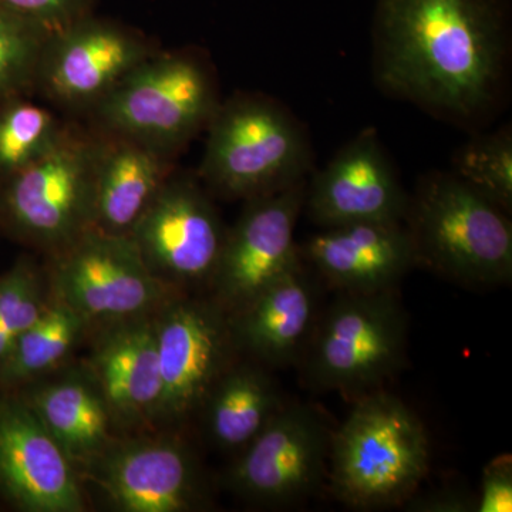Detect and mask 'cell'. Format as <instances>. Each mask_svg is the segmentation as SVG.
I'll use <instances>...</instances> for the list:
<instances>
[{"label": "cell", "instance_id": "277c9868", "mask_svg": "<svg viewBox=\"0 0 512 512\" xmlns=\"http://www.w3.org/2000/svg\"><path fill=\"white\" fill-rule=\"evenodd\" d=\"M429 466V439L419 416L384 390L356 399L332 433L330 487L350 507L403 504L416 493Z\"/></svg>", "mask_w": 512, "mask_h": 512}, {"label": "cell", "instance_id": "8992f818", "mask_svg": "<svg viewBox=\"0 0 512 512\" xmlns=\"http://www.w3.org/2000/svg\"><path fill=\"white\" fill-rule=\"evenodd\" d=\"M97 133L67 123L56 146L0 180V231L50 256L93 229Z\"/></svg>", "mask_w": 512, "mask_h": 512}, {"label": "cell", "instance_id": "cb8c5ba5", "mask_svg": "<svg viewBox=\"0 0 512 512\" xmlns=\"http://www.w3.org/2000/svg\"><path fill=\"white\" fill-rule=\"evenodd\" d=\"M69 121L30 96L0 103V180L19 173L49 153Z\"/></svg>", "mask_w": 512, "mask_h": 512}, {"label": "cell", "instance_id": "7a4b0ae2", "mask_svg": "<svg viewBox=\"0 0 512 512\" xmlns=\"http://www.w3.org/2000/svg\"><path fill=\"white\" fill-rule=\"evenodd\" d=\"M205 131L197 177L211 197L247 202L313 173L308 128L268 94L237 92L221 100Z\"/></svg>", "mask_w": 512, "mask_h": 512}, {"label": "cell", "instance_id": "5bb4252c", "mask_svg": "<svg viewBox=\"0 0 512 512\" xmlns=\"http://www.w3.org/2000/svg\"><path fill=\"white\" fill-rule=\"evenodd\" d=\"M332 431L313 407L284 406L239 451L228 484L244 500L268 507L292 505L319 490L326 474Z\"/></svg>", "mask_w": 512, "mask_h": 512}, {"label": "cell", "instance_id": "4fadbf2b", "mask_svg": "<svg viewBox=\"0 0 512 512\" xmlns=\"http://www.w3.org/2000/svg\"><path fill=\"white\" fill-rule=\"evenodd\" d=\"M308 180L245 202L234 227L227 229L211 299L234 315L275 284L302 258L295 228L305 208Z\"/></svg>", "mask_w": 512, "mask_h": 512}, {"label": "cell", "instance_id": "ffe728a7", "mask_svg": "<svg viewBox=\"0 0 512 512\" xmlns=\"http://www.w3.org/2000/svg\"><path fill=\"white\" fill-rule=\"evenodd\" d=\"M318 313V291L299 259L282 278L228 316L237 350L264 365L284 366L301 353Z\"/></svg>", "mask_w": 512, "mask_h": 512}, {"label": "cell", "instance_id": "8fae6325", "mask_svg": "<svg viewBox=\"0 0 512 512\" xmlns=\"http://www.w3.org/2000/svg\"><path fill=\"white\" fill-rule=\"evenodd\" d=\"M227 229L200 178L175 170L128 238L151 274L187 293L210 288Z\"/></svg>", "mask_w": 512, "mask_h": 512}, {"label": "cell", "instance_id": "603a6c76", "mask_svg": "<svg viewBox=\"0 0 512 512\" xmlns=\"http://www.w3.org/2000/svg\"><path fill=\"white\" fill-rule=\"evenodd\" d=\"M89 329L79 313L50 293L45 311L20 336L0 366V393L16 392L50 375L63 365Z\"/></svg>", "mask_w": 512, "mask_h": 512}, {"label": "cell", "instance_id": "44dd1931", "mask_svg": "<svg viewBox=\"0 0 512 512\" xmlns=\"http://www.w3.org/2000/svg\"><path fill=\"white\" fill-rule=\"evenodd\" d=\"M16 393L63 448L79 476L116 439L106 402L83 367L40 377Z\"/></svg>", "mask_w": 512, "mask_h": 512}, {"label": "cell", "instance_id": "ac0fdd59", "mask_svg": "<svg viewBox=\"0 0 512 512\" xmlns=\"http://www.w3.org/2000/svg\"><path fill=\"white\" fill-rule=\"evenodd\" d=\"M299 249L303 261L342 293L392 291L416 266L403 221L322 228Z\"/></svg>", "mask_w": 512, "mask_h": 512}, {"label": "cell", "instance_id": "52a82bcc", "mask_svg": "<svg viewBox=\"0 0 512 512\" xmlns=\"http://www.w3.org/2000/svg\"><path fill=\"white\" fill-rule=\"evenodd\" d=\"M309 382L359 399L382 390L404 362L406 315L392 291L342 293L313 333Z\"/></svg>", "mask_w": 512, "mask_h": 512}, {"label": "cell", "instance_id": "d4e9b609", "mask_svg": "<svg viewBox=\"0 0 512 512\" xmlns=\"http://www.w3.org/2000/svg\"><path fill=\"white\" fill-rule=\"evenodd\" d=\"M451 173L501 210H512V128L511 124L493 131H474L458 147Z\"/></svg>", "mask_w": 512, "mask_h": 512}, {"label": "cell", "instance_id": "4316f807", "mask_svg": "<svg viewBox=\"0 0 512 512\" xmlns=\"http://www.w3.org/2000/svg\"><path fill=\"white\" fill-rule=\"evenodd\" d=\"M47 36L0 6V103L35 94Z\"/></svg>", "mask_w": 512, "mask_h": 512}, {"label": "cell", "instance_id": "2e32d148", "mask_svg": "<svg viewBox=\"0 0 512 512\" xmlns=\"http://www.w3.org/2000/svg\"><path fill=\"white\" fill-rule=\"evenodd\" d=\"M0 493L26 512H83L82 478L16 392L0 394Z\"/></svg>", "mask_w": 512, "mask_h": 512}, {"label": "cell", "instance_id": "d6986e66", "mask_svg": "<svg viewBox=\"0 0 512 512\" xmlns=\"http://www.w3.org/2000/svg\"><path fill=\"white\" fill-rule=\"evenodd\" d=\"M94 131L93 229L128 237L174 174L175 157L131 138Z\"/></svg>", "mask_w": 512, "mask_h": 512}, {"label": "cell", "instance_id": "e0dca14e", "mask_svg": "<svg viewBox=\"0 0 512 512\" xmlns=\"http://www.w3.org/2000/svg\"><path fill=\"white\" fill-rule=\"evenodd\" d=\"M154 315L103 326L83 369L126 434L157 430L163 400Z\"/></svg>", "mask_w": 512, "mask_h": 512}, {"label": "cell", "instance_id": "484cf974", "mask_svg": "<svg viewBox=\"0 0 512 512\" xmlns=\"http://www.w3.org/2000/svg\"><path fill=\"white\" fill-rule=\"evenodd\" d=\"M50 301L46 269L23 256L0 276V366Z\"/></svg>", "mask_w": 512, "mask_h": 512}, {"label": "cell", "instance_id": "7c38bea8", "mask_svg": "<svg viewBox=\"0 0 512 512\" xmlns=\"http://www.w3.org/2000/svg\"><path fill=\"white\" fill-rule=\"evenodd\" d=\"M154 319L163 380L157 429L175 430L200 413L237 348L227 313L211 298L178 296Z\"/></svg>", "mask_w": 512, "mask_h": 512}, {"label": "cell", "instance_id": "7402d4cb", "mask_svg": "<svg viewBox=\"0 0 512 512\" xmlns=\"http://www.w3.org/2000/svg\"><path fill=\"white\" fill-rule=\"evenodd\" d=\"M284 407L262 367L232 363L202 404L205 430L215 446L242 451Z\"/></svg>", "mask_w": 512, "mask_h": 512}, {"label": "cell", "instance_id": "30bf717a", "mask_svg": "<svg viewBox=\"0 0 512 512\" xmlns=\"http://www.w3.org/2000/svg\"><path fill=\"white\" fill-rule=\"evenodd\" d=\"M80 478L117 511L190 512L210 503L200 461L175 430L116 437Z\"/></svg>", "mask_w": 512, "mask_h": 512}, {"label": "cell", "instance_id": "ba28073f", "mask_svg": "<svg viewBox=\"0 0 512 512\" xmlns=\"http://www.w3.org/2000/svg\"><path fill=\"white\" fill-rule=\"evenodd\" d=\"M47 258L50 293L90 328L154 315L178 296L188 295L151 274L128 237L90 229Z\"/></svg>", "mask_w": 512, "mask_h": 512}, {"label": "cell", "instance_id": "3957f363", "mask_svg": "<svg viewBox=\"0 0 512 512\" xmlns=\"http://www.w3.org/2000/svg\"><path fill=\"white\" fill-rule=\"evenodd\" d=\"M403 222L416 265L463 285L495 286L511 281L508 212L451 171L421 175L409 194Z\"/></svg>", "mask_w": 512, "mask_h": 512}, {"label": "cell", "instance_id": "9c48e42d", "mask_svg": "<svg viewBox=\"0 0 512 512\" xmlns=\"http://www.w3.org/2000/svg\"><path fill=\"white\" fill-rule=\"evenodd\" d=\"M146 33L96 13L47 37L35 94L86 119L138 64L158 52Z\"/></svg>", "mask_w": 512, "mask_h": 512}, {"label": "cell", "instance_id": "9a60e30c", "mask_svg": "<svg viewBox=\"0 0 512 512\" xmlns=\"http://www.w3.org/2000/svg\"><path fill=\"white\" fill-rule=\"evenodd\" d=\"M409 192L404 190L379 134L367 127L340 148L306 187L309 220L320 228L356 222L403 221Z\"/></svg>", "mask_w": 512, "mask_h": 512}, {"label": "cell", "instance_id": "f1b7e54d", "mask_svg": "<svg viewBox=\"0 0 512 512\" xmlns=\"http://www.w3.org/2000/svg\"><path fill=\"white\" fill-rule=\"evenodd\" d=\"M476 511H512V457L510 454H501L485 466Z\"/></svg>", "mask_w": 512, "mask_h": 512}, {"label": "cell", "instance_id": "83f0119b", "mask_svg": "<svg viewBox=\"0 0 512 512\" xmlns=\"http://www.w3.org/2000/svg\"><path fill=\"white\" fill-rule=\"evenodd\" d=\"M99 0H0V6L47 37L92 15Z\"/></svg>", "mask_w": 512, "mask_h": 512}, {"label": "cell", "instance_id": "6da1fadb", "mask_svg": "<svg viewBox=\"0 0 512 512\" xmlns=\"http://www.w3.org/2000/svg\"><path fill=\"white\" fill-rule=\"evenodd\" d=\"M376 86L436 119L480 131L510 93L507 0H377Z\"/></svg>", "mask_w": 512, "mask_h": 512}, {"label": "cell", "instance_id": "5b68a950", "mask_svg": "<svg viewBox=\"0 0 512 512\" xmlns=\"http://www.w3.org/2000/svg\"><path fill=\"white\" fill-rule=\"evenodd\" d=\"M221 100L210 57L190 47L160 49L138 64L86 120L101 133L177 157L207 128Z\"/></svg>", "mask_w": 512, "mask_h": 512}]
</instances>
